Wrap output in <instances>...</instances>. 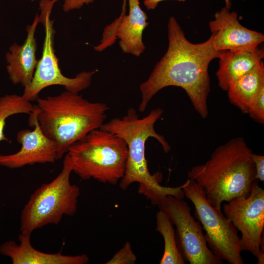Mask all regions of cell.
Here are the masks:
<instances>
[{
	"mask_svg": "<svg viewBox=\"0 0 264 264\" xmlns=\"http://www.w3.org/2000/svg\"><path fill=\"white\" fill-rule=\"evenodd\" d=\"M254 121L264 123V87L260 89L247 113Z\"/></svg>",
	"mask_w": 264,
	"mask_h": 264,
	"instance_id": "44dd1931",
	"label": "cell"
},
{
	"mask_svg": "<svg viewBox=\"0 0 264 264\" xmlns=\"http://www.w3.org/2000/svg\"><path fill=\"white\" fill-rule=\"evenodd\" d=\"M166 0H144V5L148 10H154L157 6L159 2ZM184 2L186 0H174Z\"/></svg>",
	"mask_w": 264,
	"mask_h": 264,
	"instance_id": "cb8c5ba5",
	"label": "cell"
},
{
	"mask_svg": "<svg viewBox=\"0 0 264 264\" xmlns=\"http://www.w3.org/2000/svg\"><path fill=\"white\" fill-rule=\"evenodd\" d=\"M156 230L164 240V252L160 264H184L185 260L177 244L174 225L167 214L159 209L156 215Z\"/></svg>",
	"mask_w": 264,
	"mask_h": 264,
	"instance_id": "ac0fdd59",
	"label": "cell"
},
{
	"mask_svg": "<svg viewBox=\"0 0 264 264\" xmlns=\"http://www.w3.org/2000/svg\"><path fill=\"white\" fill-rule=\"evenodd\" d=\"M163 110L160 108L153 110L146 116L140 118L136 110L129 108L122 118L116 117L104 123L101 129L110 132L123 139L128 147V157L124 176L119 187L125 190L132 183H138V192L145 196L153 205L167 196L184 198V184L176 187L162 186L157 175L150 174L145 157V144L150 137L156 139L165 153L171 147L165 137L157 133L154 124L160 118Z\"/></svg>",
	"mask_w": 264,
	"mask_h": 264,
	"instance_id": "7a4b0ae2",
	"label": "cell"
},
{
	"mask_svg": "<svg viewBox=\"0 0 264 264\" xmlns=\"http://www.w3.org/2000/svg\"><path fill=\"white\" fill-rule=\"evenodd\" d=\"M157 206L176 227L177 246L185 261L190 264H223L208 247L201 224L192 216L183 198L167 196Z\"/></svg>",
	"mask_w": 264,
	"mask_h": 264,
	"instance_id": "9c48e42d",
	"label": "cell"
},
{
	"mask_svg": "<svg viewBox=\"0 0 264 264\" xmlns=\"http://www.w3.org/2000/svg\"><path fill=\"white\" fill-rule=\"evenodd\" d=\"M264 87V63L262 61L250 71L232 82L226 91L229 102L246 113Z\"/></svg>",
	"mask_w": 264,
	"mask_h": 264,
	"instance_id": "e0dca14e",
	"label": "cell"
},
{
	"mask_svg": "<svg viewBox=\"0 0 264 264\" xmlns=\"http://www.w3.org/2000/svg\"><path fill=\"white\" fill-rule=\"evenodd\" d=\"M224 0L226 4L225 7L227 8L228 9L230 10L231 8V2L230 0Z\"/></svg>",
	"mask_w": 264,
	"mask_h": 264,
	"instance_id": "d4e9b609",
	"label": "cell"
},
{
	"mask_svg": "<svg viewBox=\"0 0 264 264\" xmlns=\"http://www.w3.org/2000/svg\"><path fill=\"white\" fill-rule=\"evenodd\" d=\"M167 29V51L147 80L139 86L142 99L139 111L144 112L154 96L162 88L176 86L185 90L195 110L205 118L210 91L208 66L213 59L218 58L220 51L214 49L211 35L201 43L190 42L173 16L169 19Z\"/></svg>",
	"mask_w": 264,
	"mask_h": 264,
	"instance_id": "6da1fadb",
	"label": "cell"
},
{
	"mask_svg": "<svg viewBox=\"0 0 264 264\" xmlns=\"http://www.w3.org/2000/svg\"><path fill=\"white\" fill-rule=\"evenodd\" d=\"M37 112L36 105L28 120L29 126L34 127V130L23 129L17 132L16 140L22 145L20 150L10 154H0V165L17 169L35 164L54 163L57 160L56 145L41 130Z\"/></svg>",
	"mask_w": 264,
	"mask_h": 264,
	"instance_id": "7c38bea8",
	"label": "cell"
},
{
	"mask_svg": "<svg viewBox=\"0 0 264 264\" xmlns=\"http://www.w3.org/2000/svg\"><path fill=\"white\" fill-rule=\"evenodd\" d=\"M264 57L263 48L221 51L219 55V69L216 75L218 86L226 91L230 84L251 70Z\"/></svg>",
	"mask_w": 264,
	"mask_h": 264,
	"instance_id": "2e32d148",
	"label": "cell"
},
{
	"mask_svg": "<svg viewBox=\"0 0 264 264\" xmlns=\"http://www.w3.org/2000/svg\"><path fill=\"white\" fill-rule=\"evenodd\" d=\"M35 107L36 105L26 100L22 95L12 94L0 97V143L2 141L11 142L4 133L7 118L17 114L29 115Z\"/></svg>",
	"mask_w": 264,
	"mask_h": 264,
	"instance_id": "d6986e66",
	"label": "cell"
},
{
	"mask_svg": "<svg viewBox=\"0 0 264 264\" xmlns=\"http://www.w3.org/2000/svg\"><path fill=\"white\" fill-rule=\"evenodd\" d=\"M58 0H41L39 16L45 30V37L41 58L38 60L33 79L24 88L22 96L31 102L36 101L44 88L54 85L63 86L66 91L79 93L89 87L97 70L82 71L73 78L64 76L59 67L54 48L55 30L50 16L54 2Z\"/></svg>",
	"mask_w": 264,
	"mask_h": 264,
	"instance_id": "ba28073f",
	"label": "cell"
},
{
	"mask_svg": "<svg viewBox=\"0 0 264 264\" xmlns=\"http://www.w3.org/2000/svg\"><path fill=\"white\" fill-rule=\"evenodd\" d=\"M40 22V17L36 14L32 23L26 27L27 37L24 43L13 44L6 54V70L14 85L20 84L25 88L33 79L38 61L36 57L37 44L35 34Z\"/></svg>",
	"mask_w": 264,
	"mask_h": 264,
	"instance_id": "5bb4252c",
	"label": "cell"
},
{
	"mask_svg": "<svg viewBox=\"0 0 264 264\" xmlns=\"http://www.w3.org/2000/svg\"><path fill=\"white\" fill-rule=\"evenodd\" d=\"M37 120L43 133L56 145L57 160L69 147L105 123L108 106L91 102L79 93L65 91L36 100Z\"/></svg>",
	"mask_w": 264,
	"mask_h": 264,
	"instance_id": "277c9868",
	"label": "cell"
},
{
	"mask_svg": "<svg viewBox=\"0 0 264 264\" xmlns=\"http://www.w3.org/2000/svg\"><path fill=\"white\" fill-rule=\"evenodd\" d=\"M126 0H123V6H126Z\"/></svg>",
	"mask_w": 264,
	"mask_h": 264,
	"instance_id": "484cf974",
	"label": "cell"
},
{
	"mask_svg": "<svg viewBox=\"0 0 264 264\" xmlns=\"http://www.w3.org/2000/svg\"><path fill=\"white\" fill-rule=\"evenodd\" d=\"M223 212L241 233L242 250L249 251L257 258L258 264H263L264 190L257 180L247 197L228 201L223 205Z\"/></svg>",
	"mask_w": 264,
	"mask_h": 264,
	"instance_id": "30bf717a",
	"label": "cell"
},
{
	"mask_svg": "<svg viewBox=\"0 0 264 264\" xmlns=\"http://www.w3.org/2000/svg\"><path fill=\"white\" fill-rule=\"evenodd\" d=\"M72 172L66 153L59 174L50 182L37 188L24 205L20 216L22 233L31 235L37 229L59 224L64 215L72 216L76 213L80 191L70 183Z\"/></svg>",
	"mask_w": 264,
	"mask_h": 264,
	"instance_id": "8992f818",
	"label": "cell"
},
{
	"mask_svg": "<svg viewBox=\"0 0 264 264\" xmlns=\"http://www.w3.org/2000/svg\"><path fill=\"white\" fill-rule=\"evenodd\" d=\"M136 256L132 251L130 242H126L106 264H134L136 262Z\"/></svg>",
	"mask_w": 264,
	"mask_h": 264,
	"instance_id": "ffe728a7",
	"label": "cell"
},
{
	"mask_svg": "<svg viewBox=\"0 0 264 264\" xmlns=\"http://www.w3.org/2000/svg\"><path fill=\"white\" fill-rule=\"evenodd\" d=\"M128 0L129 14H126V7H123L120 16L104 29L101 44L94 47L95 50H103L117 38L123 53L140 57L144 52L142 35L149 24L148 17L140 6L139 0Z\"/></svg>",
	"mask_w": 264,
	"mask_h": 264,
	"instance_id": "8fae6325",
	"label": "cell"
},
{
	"mask_svg": "<svg viewBox=\"0 0 264 264\" xmlns=\"http://www.w3.org/2000/svg\"><path fill=\"white\" fill-rule=\"evenodd\" d=\"M252 154L242 137L231 139L216 148L205 163L193 167L188 178L203 190L214 207L221 210L223 202L250 194L257 180Z\"/></svg>",
	"mask_w": 264,
	"mask_h": 264,
	"instance_id": "3957f363",
	"label": "cell"
},
{
	"mask_svg": "<svg viewBox=\"0 0 264 264\" xmlns=\"http://www.w3.org/2000/svg\"><path fill=\"white\" fill-rule=\"evenodd\" d=\"M183 188L184 196L194 204L195 216L205 231L208 247L221 260L230 264H244L238 230L221 210L214 207L198 183L188 178Z\"/></svg>",
	"mask_w": 264,
	"mask_h": 264,
	"instance_id": "52a82bcc",
	"label": "cell"
},
{
	"mask_svg": "<svg viewBox=\"0 0 264 264\" xmlns=\"http://www.w3.org/2000/svg\"><path fill=\"white\" fill-rule=\"evenodd\" d=\"M214 17L209 26L213 45L217 51L256 48L264 41L263 34L242 26L237 13L230 12L225 6L217 11Z\"/></svg>",
	"mask_w": 264,
	"mask_h": 264,
	"instance_id": "4fadbf2b",
	"label": "cell"
},
{
	"mask_svg": "<svg viewBox=\"0 0 264 264\" xmlns=\"http://www.w3.org/2000/svg\"><path fill=\"white\" fill-rule=\"evenodd\" d=\"M95 0H64L63 10L69 12L74 9H79L85 4L92 3Z\"/></svg>",
	"mask_w": 264,
	"mask_h": 264,
	"instance_id": "603a6c76",
	"label": "cell"
},
{
	"mask_svg": "<svg viewBox=\"0 0 264 264\" xmlns=\"http://www.w3.org/2000/svg\"><path fill=\"white\" fill-rule=\"evenodd\" d=\"M252 158L255 168L256 179L264 182V156L253 153Z\"/></svg>",
	"mask_w": 264,
	"mask_h": 264,
	"instance_id": "7402d4cb",
	"label": "cell"
},
{
	"mask_svg": "<svg viewBox=\"0 0 264 264\" xmlns=\"http://www.w3.org/2000/svg\"><path fill=\"white\" fill-rule=\"evenodd\" d=\"M128 153L123 139L101 128L90 131L67 153L72 172L81 179L93 178L112 185L117 184L124 175Z\"/></svg>",
	"mask_w": 264,
	"mask_h": 264,
	"instance_id": "5b68a950",
	"label": "cell"
},
{
	"mask_svg": "<svg viewBox=\"0 0 264 264\" xmlns=\"http://www.w3.org/2000/svg\"><path fill=\"white\" fill-rule=\"evenodd\" d=\"M30 236L21 233L19 244L12 240L3 242L0 245V253L9 257L13 264H86L89 262L86 254L71 256L37 250L31 244Z\"/></svg>",
	"mask_w": 264,
	"mask_h": 264,
	"instance_id": "9a60e30c",
	"label": "cell"
}]
</instances>
